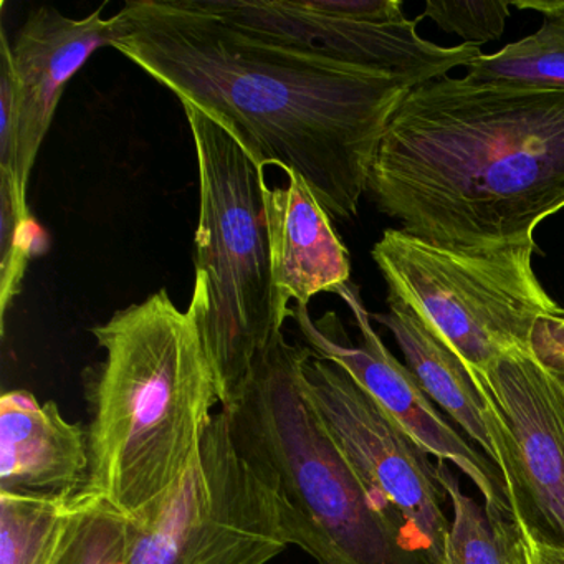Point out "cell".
<instances>
[{"label": "cell", "mask_w": 564, "mask_h": 564, "mask_svg": "<svg viewBox=\"0 0 564 564\" xmlns=\"http://www.w3.org/2000/svg\"><path fill=\"white\" fill-rule=\"evenodd\" d=\"M111 48L226 128L257 166L352 219L382 134L412 90L394 75L247 31L200 0H130Z\"/></svg>", "instance_id": "obj_1"}, {"label": "cell", "mask_w": 564, "mask_h": 564, "mask_svg": "<svg viewBox=\"0 0 564 564\" xmlns=\"http://www.w3.org/2000/svg\"><path fill=\"white\" fill-rule=\"evenodd\" d=\"M435 471L454 510L444 564H528L524 533L513 513H488L462 491L447 460H437Z\"/></svg>", "instance_id": "obj_17"}, {"label": "cell", "mask_w": 564, "mask_h": 564, "mask_svg": "<svg viewBox=\"0 0 564 564\" xmlns=\"http://www.w3.org/2000/svg\"><path fill=\"white\" fill-rule=\"evenodd\" d=\"M536 242L451 249L386 229L371 250L388 293L417 310L477 375L508 352H531L534 326L563 310L533 269Z\"/></svg>", "instance_id": "obj_6"}, {"label": "cell", "mask_w": 564, "mask_h": 564, "mask_svg": "<svg viewBox=\"0 0 564 564\" xmlns=\"http://www.w3.org/2000/svg\"><path fill=\"white\" fill-rule=\"evenodd\" d=\"M104 9L101 6L84 19L67 18L54 8L37 9L11 42L18 111L14 184L0 183L8 184L22 200H28L32 170L68 82L95 52L111 47L117 37V19H104Z\"/></svg>", "instance_id": "obj_12"}, {"label": "cell", "mask_w": 564, "mask_h": 564, "mask_svg": "<svg viewBox=\"0 0 564 564\" xmlns=\"http://www.w3.org/2000/svg\"><path fill=\"white\" fill-rule=\"evenodd\" d=\"M87 497L80 530L64 564H128L133 540L131 521L94 495Z\"/></svg>", "instance_id": "obj_20"}, {"label": "cell", "mask_w": 564, "mask_h": 564, "mask_svg": "<svg viewBox=\"0 0 564 564\" xmlns=\"http://www.w3.org/2000/svg\"><path fill=\"white\" fill-rule=\"evenodd\" d=\"M475 376L514 520L536 543L564 547L563 378L527 351Z\"/></svg>", "instance_id": "obj_10"}, {"label": "cell", "mask_w": 564, "mask_h": 564, "mask_svg": "<svg viewBox=\"0 0 564 564\" xmlns=\"http://www.w3.org/2000/svg\"><path fill=\"white\" fill-rule=\"evenodd\" d=\"M88 429L18 389L0 399V491L67 497L87 485Z\"/></svg>", "instance_id": "obj_14"}, {"label": "cell", "mask_w": 564, "mask_h": 564, "mask_svg": "<svg viewBox=\"0 0 564 564\" xmlns=\"http://www.w3.org/2000/svg\"><path fill=\"white\" fill-rule=\"evenodd\" d=\"M351 310L358 325V345L349 341L336 313L313 319L308 306L295 305L290 316L299 325L306 348L315 358L345 369L429 455L452 462L485 498L488 513H513L497 465L475 451L432 404L415 376L402 365L371 325L358 289L351 282L336 292Z\"/></svg>", "instance_id": "obj_11"}, {"label": "cell", "mask_w": 564, "mask_h": 564, "mask_svg": "<svg viewBox=\"0 0 564 564\" xmlns=\"http://www.w3.org/2000/svg\"><path fill=\"white\" fill-rule=\"evenodd\" d=\"M286 176L285 187L265 191L273 302L282 326L292 312L290 302L308 306L313 296L336 293L351 282L348 249L336 234L332 216L302 177Z\"/></svg>", "instance_id": "obj_13"}, {"label": "cell", "mask_w": 564, "mask_h": 564, "mask_svg": "<svg viewBox=\"0 0 564 564\" xmlns=\"http://www.w3.org/2000/svg\"><path fill=\"white\" fill-rule=\"evenodd\" d=\"M510 8L507 0H429L422 15L431 18L442 31L458 35L464 44L481 47L501 37Z\"/></svg>", "instance_id": "obj_21"}, {"label": "cell", "mask_w": 564, "mask_h": 564, "mask_svg": "<svg viewBox=\"0 0 564 564\" xmlns=\"http://www.w3.org/2000/svg\"><path fill=\"white\" fill-rule=\"evenodd\" d=\"M247 31L401 78L412 88L468 67L480 47L424 41L401 0H200Z\"/></svg>", "instance_id": "obj_9"}, {"label": "cell", "mask_w": 564, "mask_h": 564, "mask_svg": "<svg viewBox=\"0 0 564 564\" xmlns=\"http://www.w3.org/2000/svg\"><path fill=\"white\" fill-rule=\"evenodd\" d=\"M302 391L352 470L435 564H444L447 497L427 452L335 362L310 356Z\"/></svg>", "instance_id": "obj_8"}, {"label": "cell", "mask_w": 564, "mask_h": 564, "mask_svg": "<svg viewBox=\"0 0 564 564\" xmlns=\"http://www.w3.org/2000/svg\"><path fill=\"white\" fill-rule=\"evenodd\" d=\"M87 503L84 490L67 497L0 491V564H64Z\"/></svg>", "instance_id": "obj_16"}, {"label": "cell", "mask_w": 564, "mask_h": 564, "mask_svg": "<svg viewBox=\"0 0 564 564\" xmlns=\"http://www.w3.org/2000/svg\"><path fill=\"white\" fill-rule=\"evenodd\" d=\"M468 80L507 87L564 91V8L543 18L534 34L467 67Z\"/></svg>", "instance_id": "obj_18"}, {"label": "cell", "mask_w": 564, "mask_h": 564, "mask_svg": "<svg viewBox=\"0 0 564 564\" xmlns=\"http://www.w3.org/2000/svg\"><path fill=\"white\" fill-rule=\"evenodd\" d=\"M104 359L84 371L90 474L82 490L147 520L183 484L220 402L203 336L166 289L91 329Z\"/></svg>", "instance_id": "obj_3"}, {"label": "cell", "mask_w": 564, "mask_h": 564, "mask_svg": "<svg viewBox=\"0 0 564 564\" xmlns=\"http://www.w3.org/2000/svg\"><path fill=\"white\" fill-rule=\"evenodd\" d=\"M388 313L372 316L389 329L408 368L432 402L441 405L458 427L497 460L487 425V402L477 376L434 326L404 300L388 293Z\"/></svg>", "instance_id": "obj_15"}, {"label": "cell", "mask_w": 564, "mask_h": 564, "mask_svg": "<svg viewBox=\"0 0 564 564\" xmlns=\"http://www.w3.org/2000/svg\"><path fill=\"white\" fill-rule=\"evenodd\" d=\"M528 564H564V547L536 543L524 534Z\"/></svg>", "instance_id": "obj_23"}, {"label": "cell", "mask_w": 564, "mask_h": 564, "mask_svg": "<svg viewBox=\"0 0 564 564\" xmlns=\"http://www.w3.org/2000/svg\"><path fill=\"white\" fill-rule=\"evenodd\" d=\"M45 240L39 224L29 210V203L19 199L8 186L0 184V322L2 336L12 303L21 293L22 282L32 257Z\"/></svg>", "instance_id": "obj_19"}, {"label": "cell", "mask_w": 564, "mask_h": 564, "mask_svg": "<svg viewBox=\"0 0 564 564\" xmlns=\"http://www.w3.org/2000/svg\"><path fill=\"white\" fill-rule=\"evenodd\" d=\"M366 193L425 242H531L564 209V91L448 75L412 88L382 134Z\"/></svg>", "instance_id": "obj_2"}, {"label": "cell", "mask_w": 564, "mask_h": 564, "mask_svg": "<svg viewBox=\"0 0 564 564\" xmlns=\"http://www.w3.org/2000/svg\"><path fill=\"white\" fill-rule=\"evenodd\" d=\"M531 355L564 378V312L536 323L531 336Z\"/></svg>", "instance_id": "obj_22"}, {"label": "cell", "mask_w": 564, "mask_h": 564, "mask_svg": "<svg viewBox=\"0 0 564 564\" xmlns=\"http://www.w3.org/2000/svg\"><path fill=\"white\" fill-rule=\"evenodd\" d=\"M310 356L276 333L224 408L240 451L275 491L286 541L316 564H435L372 497L306 401Z\"/></svg>", "instance_id": "obj_4"}, {"label": "cell", "mask_w": 564, "mask_h": 564, "mask_svg": "<svg viewBox=\"0 0 564 564\" xmlns=\"http://www.w3.org/2000/svg\"><path fill=\"white\" fill-rule=\"evenodd\" d=\"M199 171L193 315L216 375L223 408L260 352L283 332L273 302L265 220V170L209 115L181 104Z\"/></svg>", "instance_id": "obj_5"}, {"label": "cell", "mask_w": 564, "mask_h": 564, "mask_svg": "<svg viewBox=\"0 0 564 564\" xmlns=\"http://www.w3.org/2000/svg\"><path fill=\"white\" fill-rule=\"evenodd\" d=\"M131 527L128 564H269L290 546L275 491L240 451L224 408L183 484Z\"/></svg>", "instance_id": "obj_7"}, {"label": "cell", "mask_w": 564, "mask_h": 564, "mask_svg": "<svg viewBox=\"0 0 564 564\" xmlns=\"http://www.w3.org/2000/svg\"><path fill=\"white\" fill-rule=\"evenodd\" d=\"M561 378H563V376H561ZM563 381H564V378H563Z\"/></svg>", "instance_id": "obj_24"}]
</instances>
